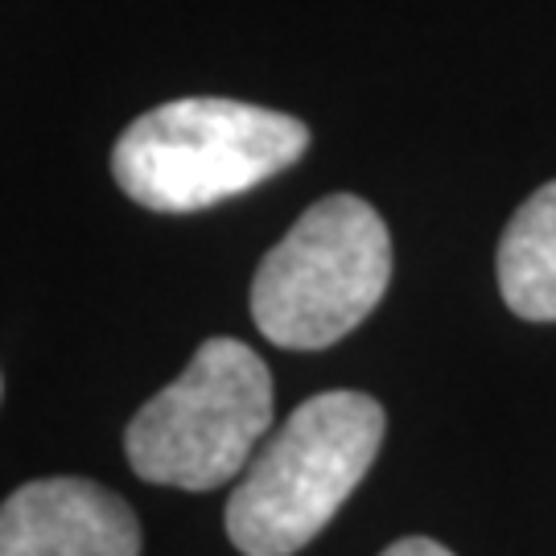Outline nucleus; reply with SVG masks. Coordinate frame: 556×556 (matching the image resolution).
<instances>
[{
	"label": "nucleus",
	"instance_id": "obj_3",
	"mask_svg": "<svg viewBox=\"0 0 556 556\" xmlns=\"http://www.w3.org/2000/svg\"><path fill=\"white\" fill-rule=\"evenodd\" d=\"M392 280V236L371 202L330 194L260 260L252 318L285 351H326L376 309Z\"/></svg>",
	"mask_w": 556,
	"mask_h": 556
},
{
	"label": "nucleus",
	"instance_id": "obj_5",
	"mask_svg": "<svg viewBox=\"0 0 556 556\" xmlns=\"http://www.w3.org/2000/svg\"><path fill=\"white\" fill-rule=\"evenodd\" d=\"M0 556H140V523L100 482L38 478L0 507Z\"/></svg>",
	"mask_w": 556,
	"mask_h": 556
},
{
	"label": "nucleus",
	"instance_id": "obj_1",
	"mask_svg": "<svg viewBox=\"0 0 556 556\" xmlns=\"http://www.w3.org/2000/svg\"><path fill=\"white\" fill-rule=\"evenodd\" d=\"M309 128L298 116L219 96L161 103L112 149V178L157 215H194L298 165Z\"/></svg>",
	"mask_w": 556,
	"mask_h": 556
},
{
	"label": "nucleus",
	"instance_id": "obj_6",
	"mask_svg": "<svg viewBox=\"0 0 556 556\" xmlns=\"http://www.w3.org/2000/svg\"><path fill=\"white\" fill-rule=\"evenodd\" d=\"M498 293L523 321H556V181L519 206L498 239Z\"/></svg>",
	"mask_w": 556,
	"mask_h": 556
},
{
	"label": "nucleus",
	"instance_id": "obj_2",
	"mask_svg": "<svg viewBox=\"0 0 556 556\" xmlns=\"http://www.w3.org/2000/svg\"><path fill=\"white\" fill-rule=\"evenodd\" d=\"M388 417L367 392L298 404L227 498V536L243 556H293L338 516L383 445Z\"/></svg>",
	"mask_w": 556,
	"mask_h": 556
},
{
	"label": "nucleus",
	"instance_id": "obj_7",
	"mask_svg": "<svg viewBox=\"0 0 556 556\" xmlns=\"http://www.w3.org/2000/svg\"><path fill=\"white\" fill-rule=\"evenodd\" d=\"M379 556H454L450 548H441L438 540H425V536H404L396 540L392 548H383Z\"/></svg>",
	"mask_w": 556,
	"mask_h": 556
},
{
	"label": "nucleus",
	"instance_id": "obj_4",
	"mask_svg": "<svg viewBox=\"0 0 556 556\" xmlns=\"http://www.w3.org/2000/svg\"><path fill=\"white\" fill-rule=\"evenodd\" d=\"M273 425V376L239 338H206L169 388L124 429L137 478L178 491H215L236 478Z\"/></svg>",
	"mask_w": 556,
	"mask_h": 556
}]
</instances>
